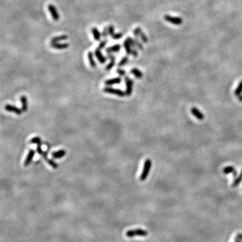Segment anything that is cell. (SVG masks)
<instances>
[{"mask_svg": "<svg viewBox=\"0 0 242 242\" xmlns=\"http://www.w3.org/2000/svg\"><path fill=\"white\" fill-rule=\"evenodd\" d=\"M152 161L151 159H147L145 162H144V165H143V171H142V173L141 174V176H140V180L141 181H145L147 176H148V175L149 174V171L151 168H152Z\"/></svg>", "mask_w": 242, "mask_h": 242, "instance_id": "6da1fadb", "label": "cell"}, {"mask_svg": "<svg viewBox=\"0 0 242 242\" xmlns=\"http://www.w3.org/2000/svg\"><path fill=\"white\" fill-rule=\"evenodd\" d=\"M148 235L147 231L142 229H135L129 230L126 233V236L128 237H134L135 236H141L145 237Z\"/></svg>", "mask_w": 242, "mask_h": 242, "instance_id": "7a4b0ae2", "label": "cell"}, {"mask_svg": "<svg viewBox=\"0 0 242 242\" xmlns=\"http://www.w3.org/2000/svg\"><path fill=\"white\" fill-rule=\"evenodd\" d=\"M103 91H104V92H105V93L113 94V95L118 96L121 97V98L127 96V94H126L125 92H123V91L120 90V89L113 88V87H104Z\"/></svg>", "mask_w": 242, "mask_h": 242, "instance_id": "3957f363", "label": "cell"}, {"mask_svg": "<svg viewBox=\"0 0 242 242\" xmlns=\"http://www.w3.org/2000/svg\"><path fill=\"white\" fill-rule=\"evenodd\" d=\"M164 20L167 21V22L172 24L174 25H176V26L181 25L182 24V19L181 17H173L170 15H165Z\"/></svg>", "mask_w": 242, "mask_h": 242, "instance_id": "277c9868", "label": "cell"}, {"mask_svg": "<svg viewBox=\"0 0 242 242\" xmlns=\"http://www.w3.org/2000/svg\"><path fill=\"white\" fill-rule=\"evenodd\" d=\"M125 81L126 83V94L127 96H130L132 94L133 88V81L128 76L125 77Z\"/></svg>", "mask_w": 242, "mask_h": 242, "instance_id": "5b68a950", "label": "cell"}, {"mask_svg": "<svg viewBox=\"0 0 242 242\" xmlns=\"http://www.w3.org/2000/svg\"><path fill=\"white\" fill-rule=\"evenodd\" d=\"M48 12L51 13L52 18L55 21H58L60 19V15L59 14L57 8H55V6L53 4H49L48 6Z\"/></svg>", "mask_w": 242, "mask_h": 242, "instance_id": "8992f818", "label": "cell"}, {"mask_svg": "<svg viewBox=\"0 0 242 242\" xmlns=\"http://www.w3.org/2000/svg\"><path fill=\"white\" fill-rule=\"evenodd\" d=\"M4 108L6 111L9 112V113H13L17 115H21L23 113L22 110L20 109V108L11 104H6Z\"/></svg>", "mask_w": 242, "mask_h": 242, "instance_id": "52a82bcc", "label": "cell"}, {"mask_svg": "<svg viewBox=\"0 0 242 242\" xmlns=\"http://www.w3.org/2000/svg\"><path fill=\"white\" fill-rule=\"evenodd\" d=\"M35 156V151L34 149H30L29 153H28V155L26 157L25 161H24V166H29V165L31 163V162L33 161V159L34 158V157Z\"/></svg>", "mask_w": 242, "mask_h": 242, "instance_id": "ba28073f", "label": "cell"}, {"mask_svg": "<svg viewBox=\"0 0 242 242\" xmlns=\"http://www.w3.org/2000/svg\"><path fill=\"white\" fill-rule=\"evenodd\" d=\"M94 55L96 57V58L98 59V61H99L100 63L103 64L105 63L106 61V57H104L103 55L102 52L101 51V49H100L99 48H96V49L95 50V52H94Z\"/></svg>", "mask_w": 242, "mask_h": 242, "instance_id": "9c48e42d", "label": "cell"}, {"mask_svg": "<svg viewBox=\"0 0 242 242\" xmlns=\"http://www.w3.org/2000/svg\"><path fill=\"white\" fill-rule=\"evenodd\" d=\"M191 113L199 121H202L205 118V116L202 114V112L196 107H192L191 108Z\"/></svg>", "mask_w": 242, "mask_h": 242, "instance_id": "30bf717a", "label": "cell"}, {"mask_svg": "<svg viewBox=\"0 0 242 242\" xmlns=\"http://www.w3.org/2000/svg\"><path fill=\"white\" fill-rule=\"evenodd\" d=\"M121 49V44H115L113 46H111L106 49V52L107 54H113L114 52H118Z\"/></svg>", "mask_w": 242, "mask_h": 242, "instance_id": "8fae6325", "label": "cell"}, {"mask_svg": "<svg viewBox=\"0 0 242 242\" xmlns=\"http://www.w3.org/2000/svg\"><path fill=\"white\" fill-rule=\"evenodd\" d=\"M107 58L110 59V62L106 67V70H108V71H109V70H110V69H112L113 68V67L115 65L116 57H115L114 55H113V54H107Z\"/></svg>", "mask_w": 242, "mask_h": 242, "instance_id": "7c38bea8", "label": "cell"}, {"mask_svg": "<svg viewBox=\"0 0 242 242\" xmlns=\"http://www.w3.org/2000/svg\"><path fill=\"white\" fill-rule=\"evenodd\" d=\"M121 83V78H114L107 79L106 81H105L104 84L106 86H111L113 85H116V84H119Z\"/></svg>", "mask_w": 242, "mask_h": 242, "instance_id": "4fadbf2b", "label": "cell"}, {"mask_svg": "<svg viewBox=\"0 0 242 242\" xmlns=\"http://www.w3.org/2000/svg\"><path fill=\"white\" fill-rule=\"evenodd\" d=\"M51 46L55 49H57V50H63V49L67 48L69 47V44L68 43H51Z\"/></svg>", "mask_w": 242, "mask_h": 242, "instance_id": "5bb4252c", "label": "cell"}, {"mask_svg": "<svg viewBox=\"0 0 242 242\" xmlns=\"http://www.w3.org/2000/svg\"><path fill=\"white\" fill-rule=\"evenodd\" d=\"M65 155H66V151L64 149H61L57 151V152H54L51 154L52 158L54 159L62 158V157H63Z\"/></svg>", "mask_w": 242, "mask_h": 242, "instance_id": "9a60e30c", "label": "cell"}, {"mask_svg": "<svg viewBox=\"0 0 242 242\" xmlns=\"http://www.w3.org/2000/svg\"><path fill=\"white\" fill-rule=\"evenodd\" d=\"M20 100L21 102V106H22V108H21V109L22 110L23 112H26L28 110V107H29L27 97L26 96H22L20 97Z\"/></svg>", "mask_w": 242, "mask_h": 242, "instance_id": "2e32d148", "label": "cell"}, {"mask_svg": "<svg viewBox=\"0 0 242 242\" xmlns=\"http://www.w3.org/2000/svg\"><path fill=\"white\" fill-rule=\"evenodd\" d=\"M91 32H92V33L93 34V36L94 38V39H95L96 41L100 40L101 36H102V34L100 33L99 30H98L97 28H96V27L92 28V29H91Z\"/></svg>", "mask_w": 242, "mask_h": 242, "instance_id": "e0dca14e", "label": "cell"}, {"mask_svg": "<svg viewBox=\"0 0 242 242\" xmlns=\"http://www.w3.org/2000/svg\"><path fill=\"white\" fill-rule=\"evenodd\" d=\"M68 38V36L67 35H60V36H55L53 38H52V39L51 40V43H59V42L65 40Z\"/></svg>", "mask_w": 242, "mask_h": 242, "instance_id": "ac0fdd59", "label": "cell"}, {"mask_svg": "<svg viewBox=\"0 0 242 242\" xmlns=\"http://www.w3.org/2000/svg\"><path fill=\"white\" fill-rule=\"evenodd\" d=\"M131 73L133 75H134L135 77H136V78L138 79H141L143 78V73L140 71V70L137 68H133L131 70Z\"/></svg>", "mask_w": 242, "mask_h": 242, "instance_id": "d6986e66", "label": "cell"}, {"mask_svg": "<svg viewBox=\"0 0 242 242\" xmlns=\"http://www.w3.org/2000/svg\"><path fill=\"white\" fill-rule=\"evenodd\" d=\"M123 46H124V48H125V51H126V52H127V55H131L133 48L131 46V44L129 43V42L127 40V39H126L123 42Z\"/></svg>", "mask_w": 242, "mask_h": 242, "instance_id": "ffe728a7", "label": "cell"}, {"mask_svg": "<svg viewBox=\"0 0 242 242\" xmlns=\"http://www.w3.org/2000/svg\"><path fill=\"white\" fill-rule=\"evenodd\" d=\"M87 58H88V61L90 63V66L92 67H96V62L94 61V53L92 52H89L88 54H87Z\"/></svg>", "mask_w": 242, "mask_h": 242, "instance_id": "44dd1931", "label": "cell"}, {"mask_svg": "<svg viewBox=\"0 0 242 242\" xmlns=\"http://www.w3.org/2000/svg\"><path fill=\"white\" fill-rule=\"evenodd\" d=\"M223 173L225 174H229L233 173V175H234V176H236V170H235L234 167H233V166H227V167H225L223 169Z\"/></svg>", "mask_w": 242, "mask_h": 242, "instance_id": "7402d4cb", "label": "cell"}, {"mask_svg": "<svg viewBox=\"0 0 242 242\" xmlns=\"http://www.w3.org/2000/svg\"><path fill=\"white\" fill-rule=\"evenodd\" d=\"M139 38H140L141 39V40L143 42V43H147V42H148V38L146 36V34L143 32L141 28L139 29Z\"/></svg>", "mask_w": 242, "mask_h": 242, "instance_id": "603a6c76", "label": "cell"}, {"mask_svg": "<svg viewBox=\"0 0 242 242\" xmlns=\"http://www.w3.org/2000/svg\"><path fill=\"white\" fill-rule=\"evenodd\" d=\"M241 180H242V170L241 171V174H240V176L235 179V180L233 181V184H232V187L234 188V187L237 186L241 183Z\"/></svg>", "mask_w": 242, "mask_h": 242, "instance_id": "cb8c5ba5", "label": "cell"}, {"mask_svg": "<svg viewBox=\"0 0 242 242\" xmlns=\"http://www.w3.org/2000/svg\"><path fill=\"white\" fill-rule=\"evenodd\" d=\"M36 152H38V153L39 154V155L43 156L44 158L46 159L47 158V153L44 152L43 149L41 148V145H37L36 147Z\"/></svg>", "mask_w": 242, "mask_h": 242, "instance_id": "d4e9b609", "label": "cell"}, {"mask_svg": "<svg viewBox=\"0 0 242 242\" xmlns=\"http://www.w3.org/2000/svg\"><path fill=\"white\" fill-rule=\"evenodd\" d=\"M241 93H242V80L239 83V85H238L236 90H235V95L237 96H240Z\"/></svg>", "mask_w": 242, "mask_h": 242, "instance_id": "484cf974", "label": "cell"}, {"mask_svg": "<svg viewBox=\"0 0 242 242\" xmlns=\"http://www.w3.org/2000/svg\"><path fill=\"white\" fill-rule=\"evenodd\" d=\"M30 143H32V144L41 145V139L39 137V136H34V137L30 139Z\"/></svg>", "mask_w": 242, "mask_h": 242, "instance_id": "4316f807", "label": "cell"}, {"mask_svg": "<svg viewBox=\"0 0 242 242\" xmlns=\"http://www.w3.org/2000/svg\"><path fill=\"white\" fill-rule=\"evenodd\" d=\"M46 161H47V162L50 165V166L53 168V169H57L58 168V164L55 162V161H54V160H52V159H48V158H47L46 159Z\"/></svg>", "mask_w": 242, "mask_h": 242, "instance_id": "83f0119b", "label": "cell"}, {"mask_svg": "<svg viewBox=\"0 0 242 242\" xmlns=\"http://www.w3.org/2000/svg\"><path fill=\"white\" fill-rule=\"evenodd\" d=\"M129 62V57L127 56H125V57H122L120 62L118 63V67H122L125 65Z\"/></svg>", "mask_w": 242, "mask_h": 242, "instance_id": "f1b7e54d", "label": "cell"}, {"mask_svg": "<svg viewBox=\"0 0 242 242\" xmlns=\"http://www.w3.org/2000/svg\"><path fill=\"white\" fill-rule=\"evenodd\" d=\"M127 40L129 42V43L131 44V46L132 47V48H135L136 47V43H135V39H133L131 37H127Z\"/></svg>", "mask_w": 242, "mask_h": 242, "instance_id": "f546056e", "label": "cell"}, {"mask_svg": "<svg viewBox=\"0 0 242 242\" xmlns=\"http://www.w3.org/2000/svg\"><path fill=\"white\" fill-rule=\"evenodd\" d=\"M107 43H108V40L106 39V38H105L104 40H103L102 41L100 42L99 45H98V48H99L100 49H101V50H102V49L104 48V47H106V45Z\"/></svg>", "mask_w": 242, "mask_h": 242, "instance_id": "4dcf8cb0", "label": "cell"}, {"mask_svg": "<svg viewBox=\"0 0 242 242\" xmlns=\"http://www.w3.org/2000/svg\"><path fill=\"white\" fill-rule=\"evenodd\" d=\"M122 33H114L113 36H112V38L114 40H118V39H121V38L122 37Z\"/></svg>", "mask_w": 242, "mask_h": 242, "instance_id": "1f68e13d", "label": "cell"}, {"mask_svg": "<svg viewBox=\"0 0 242 242\" xmlns=\"http://www.w3.org/2000/svg\"><path fill=\"white\" fill-rule=\"evenodd\" d=\"M107 28H108V33H109V35L110 36H112L115 33L114 26L113 25H110V26H107Z\"/></svg>", "mask_w": 242, "mask_h": 242, "instance_id": "d6a6232c", "label": "cell"}, {"mask_svg": "<svg viewBox=\"0 0 242 242\" xmlns=\"http://www.w3.org/2000/svg\"><path fill=\"white\" fill-rule=\"evenodd\" d=\"M109 35V33H108V28L107 27H105L102 33V36L104 38H106V37Z\"/></svg>", "mask_w": 242, "mask_h": 242, "instance_id": "836d02e7", "label": "cell"}, {"mask_svg": "<svg viewBox=\"0 0 242 242\" xmlns=\"http://www.w3.org/2000/svg\"><path fill=\"white\" fill-rule=\"evenodd\" d=\"M135 43H136V47H138V48L140 49V50H143V45L141 44V43H140V41L139 40L138 38H135Z\"/></svg>", "mask_w": 242, "mask_h": 242, "instance_id": "e575fe53", "label": "cell"}, {"mask_svg": "<svg viewBox=\"0 0 242 242\" xmlns=\"http://www.w3.org/2000/svg\"><path fill=\"white\" fill-rule=\"evenodd\" d=\"M117 73L119 75L121 76H126V71H125L124 69H117Z\"/></svg>", "mask_w": 242, "mask_h": 242, "instance_id": "d590c367", "label": "cell"}, {"mask_svg": "<svg viewBox=\"0 0 242 242\" xmlns=\"http://www.w3.org/2000/svg\"><path fill=\"white\" fill-rule=\"evenodd\" d=\"M131 55H133L134 57H137V56H138V52H137V51L136 50L135 48H133Z\"/></svg>", "mask_w": 242, "mask_h": 242, "instance_id": "8d00e7d4", "label": "cell"}, {"mask_svg": "<svg viewBox=\"0 0 242 242\" xmlns=\"http://www.w3.org/2000/svg\"><path fill=\"white\" fill-rule=\"evenodd\" d=\"M236 239L242 241V233H238L236 236Z\"/></svg>", "mask_w": 242, "mask_h": 242, "instance_id": "74e56055", "label": "cell"}, {"mask_svg": "<svg viewBox=\"0 0 242 242\" xmlns=\"http://www.w3.org/2000/svg\"><path fill=\"white\" fill-rule=\"evenodd\" d=\"M239 100L242 102V96H240L239 97Z\"/></svg>", "mask_w": 242, "mask_h": 242, "instance_id": "f35d334b", "label": "cell"}, {"mask_svg": "<svg viewBox=\"0 0 242 242\" xmlns=\"http://www.w3.org/2000/svg\"><path fill=\"white\" fill-rule=\"evenodd\" d=\"M236 242H242V241L240 240H238V241H236Z\"/></svg>", "mask_w": 242, "mask_h": 242, "instance_id": "ab89813d", "label": "cell"}]
</instances>
